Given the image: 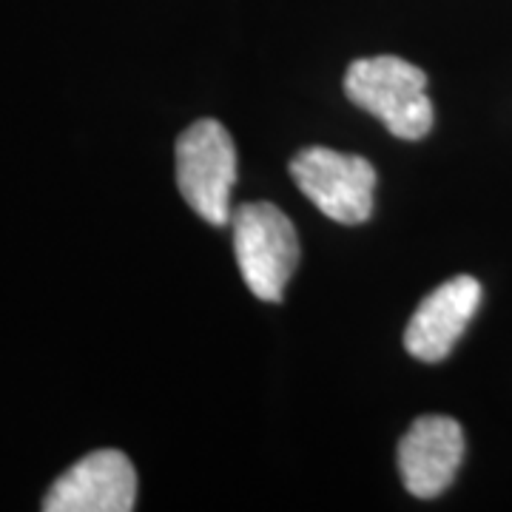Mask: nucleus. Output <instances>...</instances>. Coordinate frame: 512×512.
Wrapping results in <instances>:
<instances>
[{
  "instance_id": "obj_2",
  "label": "nucleus",
  "mask_w": 512,
  "mask_h": 512,
  "mask_svg": "<svg viewBox=\"0 0 512 512\" xmlns=\"http://www.w3.org/2000/svg\"><path fill=\"white\" fill-rule=\"evenodd\" d=\"M234 254L248 291L262 302H279L299 262L293 222L271 202H245L231 214Z\"/></svg>"
},
{
  "instance_id": "obj_4",
  "label": "nucleus",
  "mask_w": 512,
  "mask_h": 512,
  "mask_svg": "<svg viewBox=\"0 0 512 512\" xmlns=\"http://www.w3.org/2000/svg\"><path fill=\"white\" fill-rule=\"evenodd\" d=\"M291 177L299 191L333 222L362 225L373 214L376 168L365 157L313 146L291 160Z\"/></svg>"
},
{
  "instance_id": "obj_5",
  "label": "nucleus",
  "mask_w": 512,
  "mask_h": 512,
  "mask_svg": "<svg viewBox=\"0 0 512 512\" xmlns=\"http://www.w3.org/2000/svg\"><path fill=\"white\" fill-rule=\"evenodd\" d=\"M137 504V473L126 453L94 450L52 484L46 512H128Z\"/></svg>"
},
{
  "instance_id": "obj_7",
  "label": "nucleus",
  "mask_w": 512,
  "mask_h": 512,
  "mask_svg": "<svg viewBox=\"0 0 512 512\" xmlns=\"http://www.w3.org/2000/svg\"><path fill=\"white\" fill-rule=\"evenodd\" d=\"M481 305V282L461 274L421 302L404 330V348L419 362L436 365L450 356Z\"/></svg>"
},
{
  "instance_id": "obj_3",
  "label": "nucleus",
  "mask_w": 512,
  "mask_h": 512,
  "mask_svg": "<svg viewBox=\"0 0 512 512\" xmlns=\"http://www.w3.org/2000/svg\"><path fill=\"white\" fill-rule=\"evenodd\" d=\"M237 183V148L217 120H197L177 140V188L211 225L231 222V188Z\"/></svg>"
},
{
  "instance_id": "obj_6",
  "label": "nucleus",
  "mask_w": 512,
  "mask_h": 512,
  "mask_svg": "<svg viewBox=\"0 0 512 512\" xmlns=\"http://www.w3.org/2000/svg\"><path fill=\"white\" fill-rule=\"evenodd\" d=\"M464 458V430L450 416H421L399 444V473L407 493L436 498L456 478Z\"/></svg>"
},
{
  "instance_id": "obj_1",
  "label": "nucleus",
  "mask_w": 512,
  "mask_h": 512,
  "mask_svg": "<svg viewBox=\"0 0 512 512\" xmlns=\"http://www.w3.org/2000/svg\"><path fill=\"white\" fill-rule=\"evenodd\" d=\"M345 94L399 140H421L433 128L436 114L427 97V74L402 57L379 55L350 63Z\"/></svg>"
}]
</instances>
